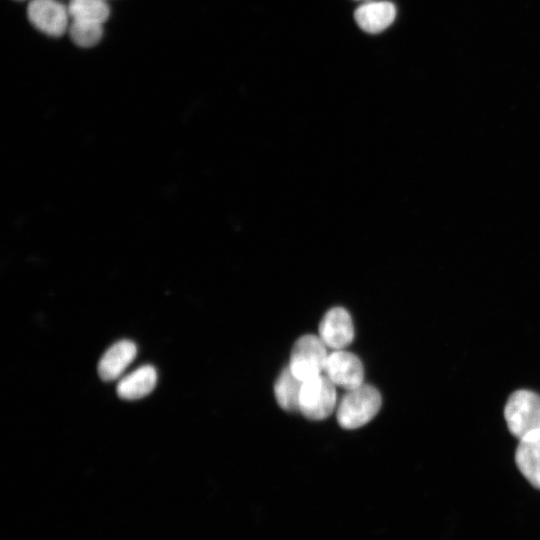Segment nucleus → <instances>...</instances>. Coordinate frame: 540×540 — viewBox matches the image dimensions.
Wrapping results in <instances>:
<instances>
[{
    "label": "nucleus",
    "instance_id": "5",
    "mask_svg": "<svg viewBox=\"0 0 540 540\" xmlns=\"http://www.w3.org/2000/svg\"><path fill=\"white\" fill-rule=\"evenodd\" d=\"M324 371L335 385L346 390L357 388L363 384V364L353 353L335 350L328 355Z\"/></svg>",
    "mask_w": 540,
    "mask_h": 540
},
{
    "label": "nucleus",
    "instance_id": "11",
    "mask_svg": "<svg viewBox=\"0 0 540 540\" xmlns=\"http://www.w3.org/2000/svg\"><path fill=\"white\" fill-rule=\"evenodd\" d=\"M157 383L152 365H143L123 377L117 384V394L125 400H137L150 394Z\"/></svg>",
    "mask_w": 540,
    "mask_h": 540
},
{
    "label": "nucleus",
    "instance_id": "4",
    "mask_svg": "<svg viewBox=\"0 0 540 540\" xmlns=\"http://www.w3.org/2000/svg\"><path fill=\"white\" fill-rule=\"evenodd\" d=\"M327 358L322 340L316 335L307 334L293 345L288 367L299 380L305 382L324 371Z\"/></svg>",
    "mask_w": 540,
    "mask_h": 540
},
{
    "label": "nucleus",
    "instance_id": "7",
    "mask_svg": "<svg viewBox=\"0 0 540 540\" xmlns=\"http://www.w3.org/2000/svg\"><path fill=\"white\" fill-rule=\"evenodd\" d=\"M319 338L326 347L342 350L354 338V327L350 314L342 307L326 312L319 324Z\"/></svg>",
    "mask_w": 540,
    "mask_h": 540
},
{
    "label": "nucleus",
    "instance_id": "2",
    "mask_svg": "<svg viewBox=\"0 0 540 540\" xmlns=\"http://www.w3.org/2000/svg\"><path fill=\"white\" fill-rule=\"evenodd\" d=\"M504 417L510 433L519 439L540 429V395L526 389L513 392L505 404Z\"/></svg>",
    "mask_w": 540,
    "mask_h": 540
},
{
    "label": "nucleus",
    "instance_id": "3",
    "mask_svg": "<svg viewBox=\"0 0 540 540\" xmlns=\"http://www.w3.org/2000/svg\"><path fill=\"white\" fill-rule=\"evenodd\" d=\"M336 397L335 384L326 374H320L303 382L299 411L310 420H324L333 413Z\"/></svg>",
    "mask_w": 540,
    "mask_h": 540
},
{
    "label": "nucleus",
    "instance_id": "13",
    "mask_svg": "<svg viewBox=\"0 0 540 540\" xmlns=\"http://www.w3.org/2000/svg\"><path fill=\"white\" fill-rule=\"evenodd\" d=\"M67 8L72 20L103 24L109 17L105 0H70Z\"/></svg>",
    "mask_w": 540,
    "mask_h": 540
},
{
    "label": "nucleus",
    "instance_id": "6",
    "mask_svg": "<svg viewBox=\"0 0 540 540\" xmlns=\"http://www.w3.org/2000/svg\"><path fill=\"white\" fill-rule=\"evenodd\" d=\"M27 15L38 30L50 36H60L69 27L68 8L56 0H32Z\"/></svg>",
    "mask_w": 540,
    "mask_h": 540
},
{
    "label": "nucleus",
    "instance_id": "8",
    "mask_svg": "<svg viewBox=\"0 0 540 540\" xmlns=\"http://www.w3.org/2000/svg\"><path fill=\"white\" fill-rule=\"evenodd\" d=\"M515 462L525 479L540 489V429L528 432L519 439Z\"/></svg>",
    "mask_w": 540,
    "mask_h": 540
},
{
    "label": "nucleus",
    "instance_id": "14",
    "mask_svg": "<svg viewBox=\"0 0 540 540\" xmlns=\"http://www.w3.org/2000/svg\"><path fill=\"white\" fill-rule=\"evenodd\" d=\"M68 29L72 41L80 47L94 46L103 35L102 24L95 22L72 20Z\"/></svg>",
    "mask_w": 540,
    "mask_h": 540
},
{
    "label": "nucleus",
    "instance_id": "9",
    "mask_svg": "<svg viewBox=\"0 0 540 540\" xmlns=\"http://www.w3.org/2000/svg\"><path fill=\"white\" fill-rule=\"evenodd\" d=\"M137 355L136 344L127 339L111 345L98 363V374L104 381L117 379Z\"/></svg>",
    "mask_w": 540,
    "mask_h": 540
},
{
    "label": "nucleus",
    "instance_id": "10",
    "mask_svg": "<svg viewBox=\"0 0 540 540\" xmlns=\"http://www.w3.org/2000/svg\"><path fill=\"white\" fill-rule=\"evenodd\" d=\"M396 17V8L388 1H372L359 6L354 12L358 26L368 33H379L388 28Z\"/></svg>",
    "mask_w": 540,
    "mask_h": 540
},
{
    "label": "nucleus",
    "instance_id": "1",
    "mask_svg": "<svg viewBox=\"0 0 540 540\" xmlns=\"http://www.w3.org/2000/svg\"><path fill=\"white\" fill-rule=\"evenodd\" d=\"M382 404L379 391L372 385L362 384L347 390L336 412L339 425L345 429H356L371 421Z\"/></svg>",
    "mask_w": 540,
    "mask_h": 540
},
{
    "label": "nucleus",
    "instance_id": "12",
    "mask_svg": "<svg viewBox=\"0 0 540 540\" xmlns=\"http://www.w3.org/2000/svg\"><path fill=\"white\" fill-rule=\"evenodd\" d=\"M303 381L299 380L286 367L278 376L274 385V394L279 406L287 412L299 411V397Z\"/></svg>",
    "mask_w": 540,
    "mask_h": 540
}]
</instances>
